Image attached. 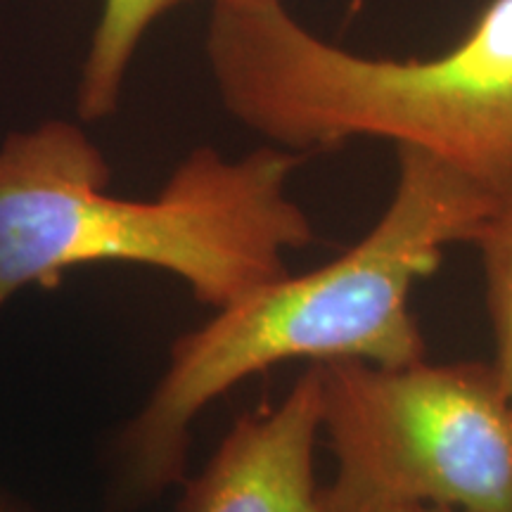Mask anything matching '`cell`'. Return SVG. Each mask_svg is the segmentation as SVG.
<instances>
[{
  "instance_id": "6da1fadb",
  "label": "cell",
  "mask_w": 512,
  "mask_h": 512,
  "mask_svg": "<svg viewBox=\"0 0 512 512\" xmlns=\"http://www.w3.org/2000/svg\"><path fill=\"white\" fill-rule=\"evenodd\" d=\"M494 207L437 157L396 147L392 200L356 245L313 271H287L176 339L164 375L114 446V508H140L183 482L192 422L247 377L287 361H422L415 285L448 247L475 238Z\"/></svg>"
},
{
  "instance_id": "7a4b0ae2",
  "label": "cell",
  "mask_w": 512,
  "mask_h": 512,
  "mask_svg": "<svg viewBox=\"0 0 512 512\" xmlns=\"http://www.w3.org/2000/svg\"><path fill=\"white\" fill-rule=\"evenodd\" d=\"M302 162L278 145L238 159L197 147L152 200H126L72 121L10 133L0 143V309L24 287L53 290L72 268L102 261L176 275L214 309L238 302L285 275V252L316 238L287 192Z\"/></svg>"
},
{
  "instance_id": "3957f363",
  "label": "cell",
  "mask_w": 512,
  "mask_h": 512,
  "mask_svg": "<svg viewBox=\"0 0 512 512\" xmlns=\"http://www.w3.org/2000/svg\"><path fill=\"white\" fill-rule=\"evenodd\" d=\"M204 50L223 107L268 145L389 140L512 200V0H489L444 53L408 60L339 48L283 0H211Z\"/></svg>"
},
{
  "instance_id": "277c9868",
  "label": "cell",
  "mask_w": 512,
  "mask_h": 512,
  "mask_svg": "<svg viewBox=\"0 0 512 512\" xmlns=\"http://www.w3.org/2000/svg\"><path fill=\"white\" fill-rule=\"evenodd\" d=\"M332 512H512V401L491 363H316Z\"/></svg>"
},
{
  "instance_id": "5b68a950",
  "label": "cell",
  "mask_w": 512,
  "mask_h": 512,
  "mask_svg": "<svg viewBox=\"0 0 512 512\" xmlns=\"http://www.w3.org/2000/svg\"><path fill=\"white\" fill-rule=\"evenodd\" d=\"M320 375L316 363L275 406L235 420L178 512H332L316 482Z\"/></svg>"
},
{
  "instance_id": "8992f818",
  "label": "cell",
  "mask_w": 512,
  "mask_h": 512,
  "mask_svg": "<svg viewBox=\"0 0 512 512\" xmlns=\"http://www.w3.org/2000/svg\"><path fill=\"white\" fill-rule=\"evenodd\" d=\"M185 3L190 0H102L76 88L81 121H102L119 110L126 72L145 34Z\"/></svg>"
},
{
  "instance_id": "52a82bcc",
  "label": "cell",
  "mask_w": 512,
  "mask_h": 512,
  "mask_svg": "<svg viewBox=\"0 0 512 512\" xmlns=\"http://www.w3.org/2000/svg\"><path fill=\"white\" fill-rule=\"evenodd\" d=\"M470 245L479 249L482 259L486 309L496 344L491 366L512 401V200L496 202Z\"/></svg>"
},
{
  "instance_id": "ba28073f",
  "label": "cell",
  "mask_w": 512,
  "mask_h": 512,
  "mask_svg": "<svg viewBox=\"0 0 512 512\" xmlns=\"http://www.w3.org/2000/svg\"><path fill=\"white\" fill-rule=\"evenodd\" d=\"M377 512H463V510L446 508V505H396V508H384Z\"/></svg>"
},
{
  "instance_id": "9c48e42d",
  "label": "cell",
  "mask_w": 512,
  "mask_h": 512,
  "mask_svg": "<svg viewBox=\"0 0 512 512\" xmlns=\"http://www.w3.org/2000/svg\"><path fill=\"white\" fill-rule=\"evenodd\" d=\"M0 512H27L22 508V505H19L15 498H10L8 494H3V491H0Z\"/></svg>"
}]
</instances>
